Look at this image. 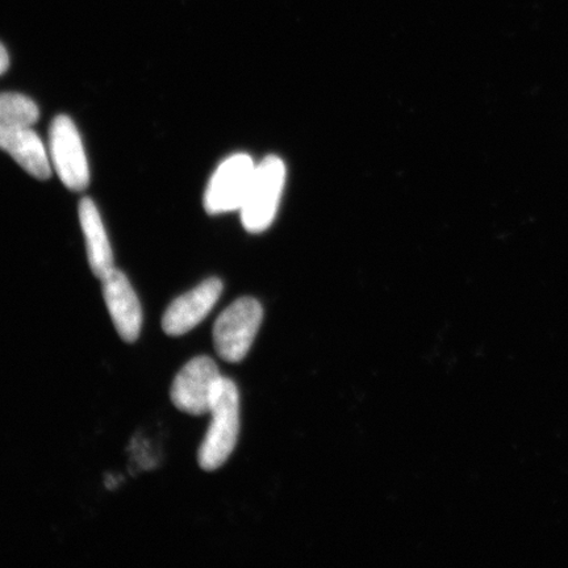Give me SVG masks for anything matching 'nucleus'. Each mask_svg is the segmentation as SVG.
Masks as SVG:
<instances>
[{"instance_id": "1", "label": "nucleus", "mask_w": 568, "mask_h": 568, "mask_svg": "<svg viewBox=\"0 0 568 568\" xmlns=\"http://www.w3.org/2000/svg\"><path fill=\"white\" fill-rule=\"evenodd\" d=\"M210 414L212 422L199 449V466L204 471H215L231 457L240 432V395L229 378H220L213 394Z\"/></svg>"}, {"instance_id": "2", "label": "nucleus", "mask_w": 568, "mask_h": 568, "mask_svg": "<svg viewBox=\"0 0 568 568\" xmlns=\"http://www.w3.org/2000/svg\"><path fill=\"white\" fill-rule=\"evenodd\" d=\"M284 182L286 166L280 158L268 155L255 166L251 187L240 210L246 231L264 232L272 225L278 212Z\"/></svg>"}, {"instance_id": "3", "label": "nucleus", "mask_w": 568, "mask_h": 568, "mask_svg": "<svg viewBox=\"0 0 568 568\" xmlns=\"http://www.w3.org/2000/svg\"><path fill=\"white\" fill-rule=\"evenodd\" d=\"M264 311L253 297H241L226 308L213 326V343L220 358L237 364L246 357L257 336Z\"/></svg>"}, {"instance_id": "4", "label": "nucleus", "mask_w": 568, "mask_h": 568, "mask_svg": "<svg viewBox=\"0 0 568 568\" xmlns=\"http://www.w3.org/2000/svg\"><path fill=\"white\" fill-rule=\"evenodd\" d=\"M49 154L57 175L71 191L90 183V169L80 132L68 115L57 116L49 130Z\"/></svg>"}, {"instance_id": "5", "label": "nucleus", "mask_w": 568, "mask_h": 568, "mask_svg": "<svg viewBox=\"0 0 568 568\" xmlns=\"http://www.w3.org/2000/svg\"><path fill=\"white\" fill-rule=\"evenodd\" d=\"M251 155L239 153L220 163L211 176L204 194V209L210 215H220L243 207L254 175Z\"/></svg>"}, {"instance_id": "6", "label": "nucleus", "mask_w": 568, "mask_h": 568, "mask_svg": "<svg viewBox=\"0 0 568 568\" xmlns=\"http://www.w3.org/2000/svg\"><path fill=\"white\" fill-rule=\"evenodd\" d=\"M222 378L215 361L210 357L191 359L175 376L170 397L174 406L193 416L210 414L213 394Z\"/></svg>"}, {"instance_id": "7", "label": "nucleus", "mask_w": 568, "mask_h": 568, "mask_svg": "<svg viewBox=\"0 0 568 568\" xmlns=\"http://www.w3.org/2000/svg\"><path fill=\"white\" fill-rule=\"evenodd\" d=\"M223 288L222 281L209 278L190 293L176 297L162 317L163 332L169 336L180 337L193 331L215 307Z\"/></svg>"}, {"instance_id": "8", "label": "nucleus", "mask_w": 568, "mask_h": 568, "mask_svg": "<svg viewBox=\"0 0 568 568\" xmlns=\"http://www.w3.org/2000/svg\"><path fill=\"white\" fill-rule=\"evenodd\" d=\"M103 297L113 325L125 343L138 341L142 326V310L130 280L122 270L113 268L102 280Z\"/></svg>"}, {"instance_id": "9", "label": "nucleus", "mask_w": 568, "mask_h": 568, "mask_svg": "<svg viewBox=\"0 0 568 568\" xmlns=\"http://www.w3.org/2000/svg\"><path fill=\"white\" fill-rule=\"evenodd\" d=\"M0 151L10 154L28 174L47 181L52 174L51 158L31 126L0 130Z\"/></svg>"}, {"instance_id": "10", "label": "nucleus", "mask_w": 568, "mask_h": 568, "mask_svg": "<svg viewBox=\"0 0 568 568\" xmlns=\"http://www.w3.org/2000/svg\"><path fill=\"white\" fill-rule=\"evenodd\" d=\"M78 215H80L81 229L84 240H87L90 267L97 278L102 281L115 268V262H113L112 247L101 213L90 197H83L78 207Z\"/></svg>"}, {"instance_id": "11", "label": "nucleus", "mask_w": 568, "mask_h": 568, "mask_svg": "<svg viewBox=\"0 0 568 568\" xmlns=\"http://www.w3.org/2000/svg\"><path fill=\"white\" fill-rule=\"evenodd\" d=\"M40 111L32 99L18 92L0 94V130L12 126H32L38 122Z\"/></svg>"}, {"instance_id": "12", "label": "nucleus", "mask_w": 568, "mask_h": 568, "mask_svg": "<svg viewBox=\"0 0 568 568\" xmlns=\"http://www.w3.org/2000/svg\"><path fill=\"white\" fill-rule=\"evenodd\" d=\"M10 68V57L4 45L0 42V75H3Z\"/></svg>"}]
</instances>
